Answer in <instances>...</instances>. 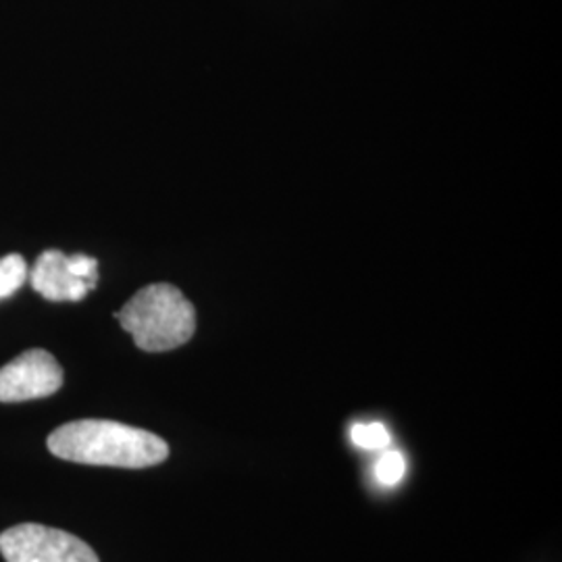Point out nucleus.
Segmentation results:
<instances>
[{
	"label": "nucleus",
	"mask_w": 562,
	"mask_h": 562,
	"mask_svg": "<svg viewBox=\"0 0 562 562\" xmlns=\"http://www.w3.org/2000/svg\"><path fill=\"white\" fill-rule=\"evenodd\" d=\"M46 446L57 459L94 467L146 469L169 457V446L159 436L104 419L65 423L48 436Z\"/></svg>",
	"instance_id": "nucleus-1"
},
{
	"label": "nucleus",
	"mask_w": 562,
	"mask_h": 562,
	"mask_svg": "<svg viewBox=\"0 0 562 562\" xmlns=\"http://www.w3.org/2000/svg\"><path fill=\"white\" fill-rule=\"evenodd\" d=\"M121 327L144 352H167L192 340L196 311L171 283H150L115 313Z\"/></svg>",
	"instance_id": "nucleus-2"
},
{
	"label": "nucleus",
	"mask_w": 562,
	"mask_h": 562,
	"mask_svg": "<svg viewBox=\"0 0 562 562\" xmlns=\"http://www.w3.org/2000/svg\"><path fill=\"white\" fill-rule=\"evenodd\" d=\"M7 562H101L88 543L55 527L21 522L0 533Z\"/></svg>",
	"instance_id": "nucleus-3"
},
{
	"label": "nucleus",
	"mask_w": 562,
	"mask_h": 562,
	"mask_svg": "<svg viewBox=\"0 0 562 562\" xmlns=\"http://www.w3.org/2000/svg\"><path fill=\"white\" fill-rule=\"evenodd\" d=\"M32 288L50 302H80L99 283V261L86 255L44 250L27 273Z\"/></svg>",
	"instance_id": "nucleus-4"
},
{
	"label": "nucleus",
	"mask_w": 562,
	"mask_h": 562,
	"mask_svg": "<svg viewBox=\"0 0 562 562\" xmlns=\"http://www.w3.org/2000/svg\"><path fill=\"white\" fill-rule=\"evenodd\" d=\"M63 369L57 359L42 350H25L13 361L0 367V402H27L48 398L63 385Z\"/></svg>",
	"instance_id": "nucleus-5"
},
{
	"label": "nucleus",
	"mask_w": 562,
	"mask_h": 562,
	"mask_svg": "<svg viewBox=\"0 0 562 562\" xmlns=\"http://www.w3.org/2000/svg\"><path fill=\"white\" fill-rule=\"evenodd\" d=\"M27 262L21 255H7L0 259V301L13 296L27 280Z\"/></svg>",
	"instance_id": "nucleus-6"
},
{
	"label": "nucleus",
	"mask_w": 562,
	"mask_h": 562,
	"mask_svg": "<svg viewBox=\"0 0 562 562\" xmlns=\"http://www.w3.org/2000/svg\"><path fill=\"white\" fill-rule=\"evenodd\" d=\"M350 438L362 450H385L392 443V436L383 423H357Z\"/></svg>",
	"instance_id": "nucleus-7"
},
{
	"label": "nucleus",
	"mask_w": 562,
	"mask_h": 562,
	"mask_svg": "<svg viewBox=\"0 0 562 562\" xmlns=\"http://www.w3.org/2000/svg\"><path fill=\"white\" fill-rule=\"evenodd\" d=\"M404 473H406V461L398 450H385L380 461L375 462V480L385 487L398 485Z\"/></svg>",
	"instance_id": "nucleus-8"
}]
</instances>
